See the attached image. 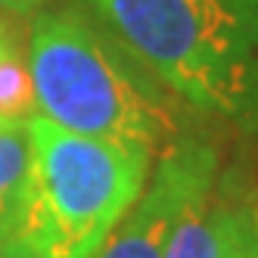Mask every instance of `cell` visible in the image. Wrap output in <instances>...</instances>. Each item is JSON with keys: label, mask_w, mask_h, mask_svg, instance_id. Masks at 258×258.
Here are the masks:
<instances>
[{"label": "cell", "mask_w": 258, "mask_h": 258, "mask_svg": "<svg viewBox=\"0 0 258 258\" xmlns=\"http://www.w3.org/2000/svg\"><path fill=\"white\" fill-rule=\"evenodd\" d=\"M171 90L212 115L258 118V0H84Z\"/></svg>", "instance_id": "7a4b0ae2"}, {"label": "cell", "mask_w": 258, "mask_h": 258, "mask_svg": "<svg viewBox=\"0 0 258 258\" xmlns=\"http://www.w3.org/2000/svg\"><path fill=\"white\" fill-rule=\"evenodd\" d=\"M218 174V153L196 140H174L159 156L140 199L106 236L94 258H165L171 227L190 193Z\"/></svg>", "instance_id": "277c9868"}, {"label": "cell", "mask_w": 258, "mask_h": 258, "mask_svg": "<svg viewBox=\"0 0 258 258\" xmlns=\"http://www.w3.org/2000/svg\"><path fill=\"white\" fill-rule=\"evenodd\" d=\"M28 183L16 243L31 258H94L140 199L153 153L134 140L87 137L28 118Z\"/></svg>", "instance_id": "3957f363"}, {"label": "cell", "mask_w": 258, "mask_h": 258, "mask_svg": "<svg viewBox=\"0 0 258 258\" xmlns=\"http://www.w3.org/2000/svg\"><path fill=\"white\" fill-rule=\"evenodd\" d=\"M243 209L246 199L233 193L224 180H218V174L206 177L180 209L165 246V258H221Z\"/></svg>", "instance_id": "5b68a950"}, {"label": "cell", "mask_w": 258, "mask_h": 258, "mask_svg": "<svg viewBox=\"0 0 258 258\" xmlns=\"http://www.w3.org/2000/svg\"><path fill=\"white\" fill-rule=\"evenodd\" d=\"M0 258H31L19 243H13V246H0Z\"/></svg>", "instance_id": "30bf717a"}, {"label": "cell", "mask_w": 258, "mask_h": 258, "mask_svg": "<svg viewBox=\"0 0 258 258\" xmlns=\"http://www.w3.org/2000/svg\"><path fill=\"white\" fill-rule=\"evenodd\" d=\"M221 258H258V206L246 202V209L239 215L233 236Z\"/></svg>", "instance_id": "ba28073f"}, {"label": "cell", "mask_w": 258, "mask_h": 258, "mask_svg": "<svg viewBox=\"0 0 258 258\" xmlns=\"http://www.w3.org/2000/svg\"><path fill=\"white\" fill-rule=\"evenodd\" d=\"M25 124H0V246L16 243V224H19L25 199L28 162H31Z\"/></svg>", "instance_id": "8992f818"}, {"label": "cell", "mask_w": 258, "mask_h": 258, "mask_svg": "<svg viewBox=\"0 0 258 258\" xmlns=\"http://www.w3.org/2000/svg\"><path fill=\"white\" fill-rule=\"evenodd\" d=\"M38 4H41V0H0V10H7V13H28Z\"/></svg>", "instance_id": "9c48e42d"}, {"label": "cell", "mask_w": 258, "mask_h": 258, "mask_svg": "<svg viewBox=\"0 0 258 258\" xmlns=\"http://www.w3.org/2000/svg\"><path fill=\"white\" fill-rule=\"evenodd\" d=\"M28 75L38 115L87 137L134 140L162 156L180 121L171 90L127 50L75 10H47L28 34Z\"/></svg>", "instance_id": "6da1fadb"}, {"label": "cell", "mask_w": 258, "mask_h": 258, "mask_svg": "<svg viewBox=\"0 0 258 258\" xmlns=\"http://www.w3.org/2000/svg\"><path fill=\"white\" fill-rule=\"evenodd\" d=\"M10 47H13V44H10V38H7V31L0 28V56H4V53H7Z\"/></svg>", "instance_id": "8fae6325"}, {"label": "cell", "mask_w": 258, "mask_h": 258, "mask_svg": "<svg viewBox=\"0 0 258 258\" xmlns=\"http://www.w3.org/2000/svg\"><path fill=\"white\" fill-rule=\"evenodd\" d=\"M31 115H38V100L28 62L10 47L0 56V124H25Z\"/></svg>", "instance_id": "52a82bcc"}]
</instances>
